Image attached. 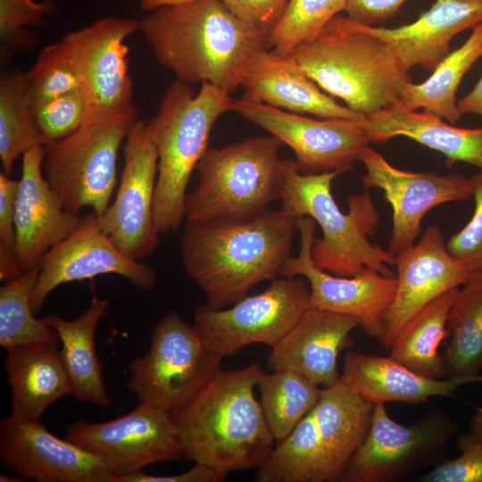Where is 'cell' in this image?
<instances>
[{"label": "cell", "instance_id": "obj_1", "mask_svg": "<svg viewBox=\"0 0 482 482\" xmlns=\"http://www.w3.org/2000/svg\"><path fill=\"white\" fill-rule=\"evenodd\" d=\"M139 32L160 64L178 80L209 82L228 92L240 87L269 32L237 16L222 0H195L150 12Z\"/></svg>", "mask_w": 482, "mask_h": 482}, {"label": "cell", "instance_id": "obj_2", "mask_svg": "<svg viewBox=\"0 0 482 482\" xmlns=\"http://www.w3.org/2000/svg\"><path fill=\"white\" fill-rule=\"evenodd\" d=\"M297 217L280 208L243 222L186 221L180 241L187 276L211 310L229 307L259 283L281 275L291 259Z\"/></svg>", "mask_w": 482, "mask_h": 482}, {"label": "cell", "instance_id": "obj_3", "mask_svg": "<svg viewBox=\"0 0 482 482\" xmlns=\"http://www.w3.org/2000/svg\"><path fill=\"white\" fill-rule=\"evenodd\" d=\"M258 363L221 370L171 413L185 458L229 474L258 469L276 445L254 388Z\"/></svg>", "mask_w": 482, "mask_h": 482}, {"label": "cell", "instance_id": "obj_4", "mask_svg": "<svg viewBox=\"0 0 482 482\" xmlns=\"http://www.w3.org/2000/svg\"><path fill=\"white\" fill-rule=\"evenodd\" d=\"M290 55L324 92L364 115L398 105L411 81L387 44L340 14Z\"/></svg>", "mask_w": 482, "mask_h": 482}, {"label": "cell", "instance_id": "obj_5", "mask_svg": "<svg viewBox=\"0 0 482 482\" xmlns=\"http://www.w3.org/2000/svg\"><path fill=\"white\" fill-rule=\"evenodd\" d=\"M229 92L202 82L197 93L174 80L146 123L158 155L154 220L159 233L175 231L186 219L187 187L205 151L213 125L231 111Z\"/></svg>", "mask_w": 482, "mask_h": 482}, {"label": "cell", "instance_id": "obj_6", "mask_svg": "<svg viewBox=\"0 0 482 482\" xmlns=\"http://www.w3.org/2000/svg\"><path fill=\"white\" fill-rule=\"evenodd\" d=\"M282 171L281 208L297 218L311 217L321 229L322 237L315 239L312 248L318 268L340 277H353L365 269L395 276L389 268L394 257L370 240L380 217L369 189L351 195L348 212L344 213L331 191L338 171L303 174L290 159H282Z\"/></svg>", "mask_w": 482, "mask_h": 482}, {"label": "cell", "instance_id": "obj_7", "mask_svg": "<svg viewBox=\"0 0 482 482\" xmlns=\"http://www.w3.org/2000/svg\"><path fill=\"white\" fill-rule=\"evenodd\" d=\"M282 145L270 136L208 148L195 168L198 184L187 195L186 221L231 224L266 212L281 195Z\"/></svg>", "mask_w": 482, "mask_h": 482}, {"label": "cell", "instance_id": "obj_8", "mask_svg": "<svg viewBox=\"0 0 482 482\" xmlns=\"http://www.w3.org/2000/svg\"><path fill=\"white\" fill-rule=\"evenodd\" d=\"M137 120L134 105L88 106L73 133L45 145V178L68 211L90 207L104 214L116 186L119 149Z\"/></svg>", "mask_w": 482, "mask_h": 482}, {"label": "cell", "instance_id": "obj_9", "mask_svg": "<svg viewBox=\"0 0 482 482\" xmlns=\"http://www.w3.org/2000/svg\"><path fill=\"white\" fill-rule=\"evenodd\" d=\"M222 360L171 310L155 325L148 352L129 363L128 387L139 403L172 412L222 370Z\"/></svg>", "mask_w": 482, "mask_h": 482}, {"label": "cell", "instance_id": "obj_10", "mask_svg": "<svg viewBox=\"0 0 482 482\" xmlns=\"http://www.w3.org/2000/svg\"><path fill=\"white\" fill-rule=\"evenodd\" d=\"M458 429L457 421L436 409L405 426L378 403L368 434L339 482H394L429 470L447 459V445Z\"/></svg>", "mask_w": 482, "mask_h": 482}, {"label": "cell", "instance_id": "obj_11", "mask_svg": "<svg viewBox=\"0 0 482 482\" xmlns=\"http://www.w3.org/2000/svg\"><path fill=\"white\" fill-rule=\"evenodd\" d=\"M310 287L304 278L271 280L262 292L245 295L232 306L211 310L195 307V326L207 346L221 358L246 345H276L309 308Z\"/></svg>", "mask_w": 482, "mask_h": 482}, {"label": "cell", "instance_id": "obj_12", "mask_svg": "<svg viewBox=\"0 0 482 482\" xmlns=\"http://www.w3.org/2000/svg\"><path fill=\"white\" fill-rule=\"evenodd\" d=\"M231 111L290 147L303 174L346 171L371 142L366 118L318 120L242 98Z\"/></svg>", "mask_w": 482, "mask_h": 482}, {"label": "cell", "instance_id": "obj_13", "mask_svg": "<svg viewBox=\"0 0 482 482\" xmlns=\"http://www.w3.org/2000/svg\"><path fill=\"white\" fill-rule=\"evenodd\" d=\"M64 437L98 456L114 478L154 463L185 458L171 413L143 403L105 422L76 420L68 426Z\"/></svg>", "mask_w": 482, "mask_h": 482}, {"label": "cell", "instance_id": "obj_14", "mask_svg": "<svg viewBox=\"0 0 482 482\" xmlns=\"http://www.w3.org/2000/svg\"><path fill=\"white\" fill-rule=\"evenodd\" d=\"M158 155L144 120L131 126L124 145V166L116 196L98 216L102 229L127 257L141 260L160 244L154 220Z\"/></svg>", "mask_w": 482, "mask_h": 482}, {"label": "cell", "instance_id": "obj_15", "mask_svg": "<svg viewBox=\"0 0 482 482\" xmlns=\"http://www.w3.org/2000/svg\"><path fill=\"white\" fill-rule=\"evenodd\" d=\"M316 225L309 216L298 217L299 253L287 262L280 276L304 278L310 287L309 308L353 316L366 334L380 342L383 317L396 293V277L370 269L340 277L318 268L312 258Z\"/></svg>", "mask_w": 482, "mask_h": 482}, {"label": "cell", "instance_id": "obj_16", "mask_svg": "<svg viewBox=\"0 0 482 482\" xmlns=\"http://www.w3.org/2000/svg\"><path fill=\"white\" fill-rule=\"evenodd\" d=\"M37 266L30 300L35 314L50 293L65 283L111 273L127 278L142 291L152 290L157 282L152 267L127 257L115 246L94 212L84 216L71 235L47 251Z\"/></svg>", "mask_w": 482, "mask_h": 482}, {"label": "cell", "instance_id": "obj_17", "mask_svg": "<svg viewBox=\"0 0 482 482\" xmlns=\"http://www.w3.org/2000/svg\"><path fill=\"white\" fill-rule=\"evenodd\" d=\"M359 161L366 169L362 177L364 189H381L392 207V231L386 250L393 257L415 244L421 221L431 209L471 196L470 178L459 173L403 170L370 146L362 151Z\"/></svg>", "mask_w": 482, "mask_h": 482}, {"label": "cell", "instance_id": "obj_18", "mask_svg": "<svg viewBox=\"0 0 482 482\" xmlns=\"http://www.w3.org/2000/svg\"><path fill=\"white\" fill-rule=\"evenodd\" d=\"M138 28L136 19L107 16L67 33L59 41L78 76L88 106L133 105L129 47L124 40Z\"/></svg>", "mask_w": 482, "mask_h": 482}, {"label": "cell", "instance_id": "obj_19", "mask_svg": "<svg viewBox=\"0 0 482 482\" xmlns=\"http://www.w3.org/2000/svg\"><path fill=\"white\" fill-rule=\"evenodd\" d=\"M0 461L14 474L37 482H113L96 455L57 437L43 424L10 413L0 422Z\"/></svg>", "mask_w": 482, "mask_h": 482}, {"label": "cell", "instance_id": "obj_20", "mask_svg": "<svg viewBox=\"0 0 482 482\" xmlns=\"http://www.w3.org/2000/svg\"><path fill=\"white\" fill-rule=\"evenodd\" d=\"M394 260L397 288L384 314V336L379 342L387 350L413 315L444 293L464 285L474 273L448 253L443 232L435 225Z\"/></svg>", "mask_w": 482, "mask_h": 482}, {"label": "cell", "instance_id": "obj_21", "mask_svg": "<svg viewBox=\"0 0 482 482\" xmlns=\"http://www.w3.org/2000/svg\"><path fill=\"white\" fill-rule=\"evenodd\" d=\"M45 145L22 154L14 218L15 256L21 273L38 265L43 255L71 235L82 216L68 211L45 178Z\"/></svg>", "mask_w": 482, "mask_h": 482}, {"label": "cell", "instance_id": "obj_22", "mask_svg": "<svg viewBox=\"0 0 482 482\" xmlns=\"http://www.w3.org/2000/svg\"><path fill=\"white\" fill-rule=\"evenodd\" d=\"M358 326L353 316L310 307L270 348L267 366L270 370H292L319 386H331L340 379L337 357L353 344L350 334Z\"/></svg>", "mask_w": 482, "mask_h": 482}, {"label": "cell", "instance_id": "obj_23", "mask_svg": "<svg viewBox=\"0 0 482 482\" xmlns=\"http://www.w3.org/2000/svg\"><path fill=\"white\" fill-rule=\"evenodd\" d=\"M240 87L244 100L321 119L365 120L364 114L339 104L288 54L265 49L247 68Z\"/></svg>", "mask_w": 482, "mask_h": 482}, {"label": "cell", "instance_id": "obj_24", "mask_svg": "<svg viewBox=\"0 0 482 482\" xmlns=\"http://www.w3.org/2000/svg\"><path fill=\"white\" fill-rule=\"evenodd\" d=\"M482 22V0H435L413 22L398 28L364 26L394 51L406 71L415 66L433 71L451 53L453 38Z\"/></svg>", "mask_w": 482, "mask_h": 482}, {"label": "cell", "instance_id": "obj_25", "mask_svg": "<svg viewBox=\"0 0 482 482\" xmlns=\"http://www.w3.org/2000/svg\"><path fill=\"white\" fill-rule=\"evenodd\" d=\"M340 379L368 402L411 404L434 396H454L461 386L482 382V375L433 378L420 374L391 356L347 352Z\"/></svg>", "mask_w": 482, "mask_h": 482}, {"label": "cell", "instance_id": "obj_26", "mask_svg": "<svg viewBox=\"0 0 482 482\" xmlns=\"http://www.w3.org/2000/svg\"><path fill=\"white\" fill-rule=\"evenodd\" d=\"M373 409V403L341 379L321 389L312 411L318 429L323 482H339L368 434Z\"/></svg>", "mask_w": 482, "mask_h": 482}, {"label": "cell", "instance_id": "obj_27", "mask_svg": "<svg viewBox=\"0 0 482 482\" xmlns=\"http://www.w3.org/2000/svg\"><path fill=\"white\" fill-rule=\"evenodd\" d=\"M59 341L7 350L4 369L11 389L12 414L39 421L50 404L71 395Z\"/></svg>", "mask_w": 482, "mask_h": 482}, {"label": "cell", "instance_id": "obj_28", "mask_svg": "<svg viewBox=\"0 0 482 482\" xmlns=\"http://www.w3.org/2000/svg\"><path fill=\"white\" fill-rule=\"evenodd\" d=\"M365 116L371 142L403 136L443 154L448 167L462 162L482 170V127L458 128L435 115L400 105Z\"/></svg>", "mask_w": 482, "mask_h": 482}, {"label": "cell", "instance_id": "obj_29", "mask_svg": "<svg viewBox=\"0 0 482 482\" xmlns=\"http://www.w3.org/2000/svg\"><path fill=\"white\" fill-rule=\"evenodd\" d=\"M108 305L107 299L94 295L88 308L74 320H65L55 313L43 318L62 343L60 353L71 395L80 402L100 407L112 404L95 345L97 324L106 314Z\"/></svg>", "mask_w": 482, "mask_h": 482}, {"label": "cell", "instance_id": "obj_30", "mask_svg": "<svg viewBox=\"0 0 482 482\" xmlns=\"http://www.w3.org/2000/svg\"><path fill=\"white\" fill-rule=\"evenodd\" d=\"M482 57V22L472 29L468 39L451 52L420 84H405L398 105L424 112L455 124L461 117L456 93L464 75Z\"/></svg>", "mask_w": 482, "mask_h": 482}, {"label": "cell", "instance_id": "obj_31", "mask_svg": "<svg viewBox=\"0 0 482 482\" xmlns=\"http://www.w3.org/2000/svg\"><path fill=\"white\" fill-rule=\"evenodd\" d=\"M458 290L444 293L413 315L395 338L390 356L426 377L447 378L438 347L448 336L447 318Z\"/></svg>", "mask_w": 482, "mask_h": 482}, {"label": "cell", "instance_id": "obj_32", "mask_svg": "<svg viewBox=\"0 0 482 482\" xmlns=\"http://www.w3.org/2000/svg\"><path fill=\"white\" fill-rule=\"evenodd\" d=\"M446 328L451 338L443 355L447 378L478 375L482 370V272H474L458 290Z\"/></svg>", "mask_w": 482, "mask_h": 482}, {"label": "cell", "instance_id": "obj_33", "mask_svg": "<svg viewBox=\"0 0 482 482\" xmlns=\"http://www.w3.org/2000/svg\"><path fill=\"white\" fill-rule=\"evenodd\" d=\"M260 403L277 443L287 437L319 401L321 388L287 369L263 371L257 383Z\"/></svg>", "mask_w": 482, "mask_h": 482}, {"label": "cell", "instance_id": "obj_34", "mask_svg": "<svg viewBox=\"0 0 482 482\" xmlns=\"http://www.w3.org/2000/svg\"><path fill=\"white\" fill-rule=\"evenodd\" d=\"M46 145L31 112L25 76L9 73L0 80V160L10 176L15 160L26 151Z\"/></svg>", "mask_w": 482, "mask_h": 482}, {"label": "cell", "instance_id": "obj_35", "mask_svg": "<svg viewBox=\"0 0 482 482\" xmlns=\"http://www.w3.org/2000/svg\"><path fill=\"white\" fill-rule=\"evenodd\" d=\"M38 266L6 281L0 287V345L6 350L23 345L59 340L56 331L37 319L31 295Z\"/></svg>", "mask_w": 482, "mask_h": 482}, {"label": "cell", "instance_id": "obj_36", "mask_svg": "<svg viewBox=\"0 0 482 482\" xmlns=\"http://www.w3.org/2000/svg\"><path fill=\"white\" fill-rule=\"evenodd\" d=\"M345 3L346 0H289L281 18L269 33L267 48L290 54L345 11Z\"/></svg>", "mask_w": 482, "mask_h": 482}, {"label": "cell", "instance_id": "obj_37", "mask_svg": "<svg viewBox=\"0 0 482 482\" xmlns=\"http://www.w3.org/2000/svg\"><path fill=\"white\" fill-rule=\"evenodd\" d=\"M57 11L55 0H0L1 61L9 62L16 52L31 48L35 38L25 27H41Z\"/></svg>", "mask_w": 482, "mask_h": 482}, {"label": "cell", "instance_id": "obj_38", "mask_svg": "<svg viewBox=\"0 0 482 482\" xmlns=\"http://www.w3.org/2000/svg\"><path fill=\"white\" fill-rule=\"evenodd\" d=\"M24 76L30 106L80 89L78 76L60 42L45 46Z\"/></svg>", "mask_w": 482, "mask_h": 482}, {"label": "cell", "instance_id": "obj_39", "mask_svg": "<svg viewBox=\"0 0 482 482\" xmlns=\"http://www.w3.org/2000/svg\"><path fill=\"white\" fill-rule=\"evenodd\" d=\"M30 107L46 145L73 133L81 125L88 105L78 89Z\"/></svg>", "mask_w": 482, "mask_h": 482}, {"label": "cell", "instance_id": "obj_40", "mask_svg": "<svg viewBox=\"0 0 482 482\" xmlns=\"http://www.w3.org/2000/svg\"><path fill=\"white\" fill-rule=\"evenodd\" d=\"M457 447L461 455L445 460L418 475L421 482H482V445L470 432L459 435Z\"/></svg>", "mask_w": 482, "mask_h": 482}, {"label": "cell", "instance_id": "obj_41", "mask_svg": "<svg viewBox=\"0 0 482 482\" xmlns=\"http://www.w3.org/2000/svg\"><path fill=\"white\" fill-rule=\"evenodd\" d=\"M474 212L470 221L446 243L448 253L469 266L474 272H482V170L470 178Z\"/></svg>", "mask_w": 482, "mask_h": 482}, {"label": "cell", "instance_id": "obj_42", "mask_svg": "<svg viewBox=\"0 0 482 482\" xmlns=\"http://www.w3.org/2000/svg\"><path fill=\"white\" fill-rule=\"evenodd\" d=\"M240 19L270 31L281 18L289 0H222Z\"/></svg>", "mask_w": 482, "mask_h": 482}, {"label": "cell", "instance_id": "obj_43", "mask_svg": "<svg viewBox=\"0 0 482 482\" xmlns=\"http://www.w3.org/2000/svg\"><path fill=\"white\" fill-rule=\"evenodd\" d=\"M407 0H346L345 12L353 21L374 26L393 19Z\"/></svg>", "mask_w": 482, "mask_h": 482}, {"label": "cell", "instance_id": "obj_44", "mask_svg": "<svg viewBox=\"0 0 482 482\" xmlns=\"http://www.w3.org/2000/svg\"><path fill=\"white\" fill-rule=\"evenodd\" d=\"M19 180L0 173V250L15 253L14 218Z\"/></svg>", "mask_w": 482, "mask_h": 482}, {"label": "cell", "instance_id": "obj_45", "mask_svg": "<svg viewBox=\"0 0 482 482\" xmlns=\"http://www.w3.org/2000/svg\"><path fill=\"white\" fill-rule=\"evenodd\" d=\"M228 475L205 464L195 462L190 470L176 475L157 476L138 471L118 476L114 482H222Z\"/></svg>", "mask_w": 482, "mask_h": 482}, {"label": "cell", "instance_id": "obj_46", "mask_svg": "<svg viewBox=\"0 0 482 482\" xmlns=\"http://www.w3.org/2000/svg\"><path fill=\"white\" fill-rule=\"evenodd\" d=\"M457 107L461 115L473 113L482 118V77L466 96L457 101Z\"/></svg>", "mask_w": 482, "mask_h": 482}, {"label": "cell", "instance_id": "obj_47", "mask_svg": "<svg viewBox=\"0 0 482 482\" xmlns=\"http://www.w3.org/2000/svg\"><path fill=\"white\" fill-rule=\"evenodd\" d=\"M139 6L145 12H153L165 6H174L195 0H137Z\"/></svg>", "mask_w": 482, "mask_h": 482}, {"label": "cell", "instance_id": "obj_48", "mask_svg": "<svg viewBox=\"0 0 482 482\" xmlns=\"http://www.w3.org/2000/svg\"><path fill=\"white\" fill-rule=\"evenodd\" d=\"M470 431L473 433L482 445V407L475 406L470 420Z\"/></svg>", "mask_w": 482, "mask_h": 482}, {"label": "cell", "instance_id": "obj_49", "mask_svg": "<svg viewBox=\"0 0 482 482\" xmlns=\"http://www.w3.org/2000/svg\"><path fill=\"white\" fill-rule=\"evenodd\" d=\"M26 480H27L26 478L17 474L15 476H10V475H5V474L0 475L1 482H24Z\"/></svg>", "mask_w": 482, "mask_h": 482}]
</instances>
